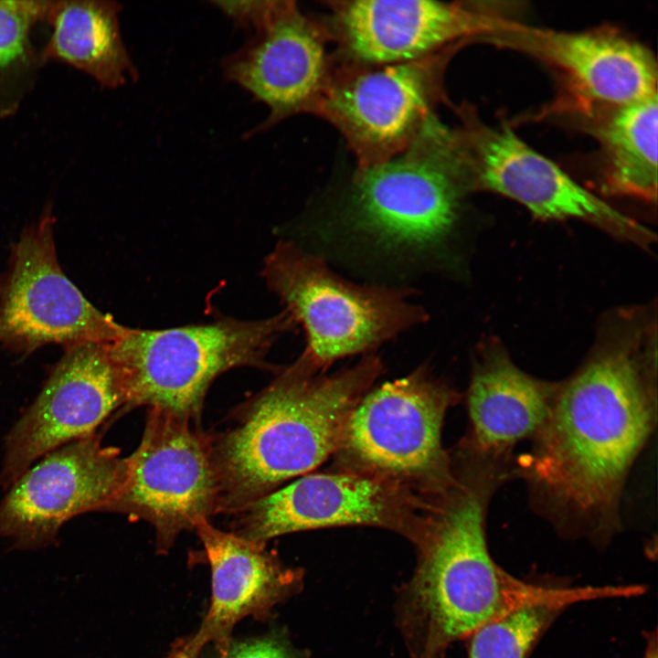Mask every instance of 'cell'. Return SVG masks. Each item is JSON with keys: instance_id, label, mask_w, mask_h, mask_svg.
I'll list each match as a JSON object with an SVG mask.
<instances>
[{"instance_id": "obj_1", "label": "cell", "mask_w": 658, "mask_h": 658, "mask_svg": "<svg viewBox=\"0 0 658 658\" xmlns=\"http://www.w3.org/2000/svg\"><path fill=\"white\" fill-rule=\"evenodd\" d=\"M650 360L631 344L597 351L559 383L549 415L516 460L536 511L559 532L606 545L624 484L657 420Z\"/></svg>"}, {"instance_id": "obj_12", "label": "cell", "mask_w": 658, "mask_h": 658, "mask_svg": "<svg viewBox=\"0 0 658 658\" xmlns=\"http://www.w3.org/2000/svg\"><path fill=\"white\" fill-rule=\"evenodd\" d=\"M125 473V460L94 433L43 456L9 488L0 504V537L16 548L55 540L72 517L108 511Z\"/></svg>"}, {"instance_id": "obj_20", "label": "cell", "mask_w": 658, "mask_h": 658, "mask_svg": "<svg viewBox=\"0 0 658 658\" xmlns=\"http://www.w3.org/2000/svg\"><path fill=\"white\" fill-rule=\"evenodd\" d=\"M115 1H49L44 21L51 32L40 50L42 62L66 63L102 88L117 89L138 74L122 40Z\"/></svg>"}, {"instance_id": "obj_25", "label": "cell", "mask_w": 658, "mask_h": 658, "mask_svg": "<svg viewBox=\"0 0 658 658\" xmlns=\"http://www.w3.org/2000/svg\"><path fill=\"white\" fill-rule=\"evenodd\" d=\"M202 648L194 636L183 638L173 645L166 658H197Z\"/></svg>"}, {"instance_id": "obj_6", "label": "cell", "mask_w": 658, "mask_h": 658, "mask_svg": "<svg viewBox=\"0 0 658 658\" xmlns=\"http://www.w3.org/2000/svg\"><path fill=\"white\" fill-rule=\"evenodd\" d=\"M296 326L283 310L259 321L226 318L161 330L125 327L107 349L122 380L125 409L147 406L191 420L218 376L236 366H264L278 337Z\"/></svg>"}, {"instance_id": "obj_21", "label": "cell", "mask_w": 658, "mask_h": 658, "mask_svg": "<svg viewBox=\"0 0 658 658\" xmlns=\"http://www.w3.org/2000/svg\"><path fill=\"white\" fill-rule=\"evenodd\" d=\"M657 126V95L610 111L598 130L605 193L656 200Z\"/></svg>"}, {"instance_id": "obj_7", "label": "cell", "mask_w": 658, "mask_h": 658, "mask_svg": "<svg viewBox=\"0 0 658 658\" xmlns=\"http://www.w3.org/2000/svg\"><path fill=\"white\" fill-rule=\"evenodd\" d=\"M455 398L423 366L386 382L356 405L338 451L352 470L435 498L455 479L441 444L443 419Z\"/></svg>"}, {"instance_id": "obj_15", "label": "cell", "mask_w": 658, "mask_h": 658, "mask_svg": "<svg viewBox=\"0 0 658 658\" xmlns=\"http://www.w3.org/2000/svg\"><path fill=\"white\" fill-rule=\"evenodd\" d=\"M471 188L495 192L546 220L582 219L637 242L653 234L574 181L510 128H475L460 133Z\"/></svg>"}, {"instance_id": "obj_10", "label": "cell", "mask_w": 658, "mask_h": 658, "mask_svg": "<svg viewBox=\"0 0 658 658\" xmlns=\"http://www.w3.org/2000/svg\"><path fill=\"white\" fill-rule=\"evenodd\" d=\"M53 225L48 214L23 232L0 280V344L18 353L48 344H107L125 329L95 308L65 275Z\"/></svg>"}, {"instance_id": "obj_19", "label": "cell", "mask_w": 658, "mask_h": 658, "mask_svg": "<svg viewBox=\"0 0 658 658\" xmlns=\"http://www.w3.org/2000/svg\"><path fill=\"white\" fill-rule=\"evenodd\" d=\"M545 37L546 54L583 105L614 110L657 95L656 62L636 41L609 30Z\"/></svg>"}, {"instance_id": "obj_17", "label": "cell", "mask_w": 658, "mask_h": 658, "mask_svg": "<svg viewBox=\"0 0 658 658\" xmlns=\"http://www.w3.org/2000/svg\"><path fill=\"white\" fill-rule=\"evenodd\" d=\"M211 567V603L194 635L203 646L214 642L222 658L235 624L245 617L264 620L278 604L300 592L303 573L283 566L265 544L214 527L195 528Z\"/></svg>"}, {"instance_id": "obj_23", "label": "cell", "mask_w": 658, "mask_h": 658, "mask_svg": "<svg viewBox=\"0 0 658 658\" xmlns=\"http://www.w3.org/2000/svg\"><path fill=\"white\" fill-rule=\"evenodd\" d=\"M562 610L526 606L482 625L468 637V658H528Z\"/></svg>"}, {"instance_id": "obj_5", "label": "cell", "mask_w": 658, "mask_h": 658, "mask_svg": "<svg viewBox=\"0 0 658 658\" xmlns=\"http://www.w3.org/2000/svg\"><path fill=\"white\" fill-rule=\"evenodd\" d=\"M262 275L304 332L301 356L321 372L339 359L371 354L429 320L410 300L417 292L410 286L351 281L292 240L276 244Z\"/></svg>"}, {"instance_id": "obj_4", "label": "cell", "mask_w": 658, "mask_h": 658, "mask_svg": "<svg viewBox=\"0 0 658 658\" xmlns=\"http://www.w3.org/2000/svg\"><path fill=\"white\" fill-rule=\"evenodd\" d=\"M374 353L331 375L301 356L213 442L218 512H239L340 449L348 418L381 374Z\"/></svg>"}, {"instance_id": "obj_8", "label": "cell", "mask_w": 658, "mask_h": 658, "mask_svg": "<svg viewBox=\"0 0 658 658\" xmlns=\"http://www.w3.org/2000/svg\"><path fill=\"white\" fill-rule=\"evenodd\" d=\"M451 46L407 62L358 65L334 58L311 114L332 124L357 168L405 150L443 101L442 79Z\"/></svg>"}, {"instance_id": "obj_2", "label": "cell", "mask_w": 658, "mask_h": 658, "mask_svg": "<svg viewBox=\"0 0 658 658\" xmlns=\"http://www.w3.org/2000/svg\"><path fill=\"white\" fill-rule=\"evenodd\" d=\"M470 188L459 132L433 114L405 150L356 167L314 207L307 250L365 282L409 286L444 266Z\"/></svg>"}, {"instance_id": "obj_9", "label": "cell", "mask_w": 658, "mask_h": 658, "mask_svg": "<svg viewBox=\"0 0 658 658\" xmlns=\"http://www.w3.org/2000/svg\"><path fill=\"white\" fill-rule=\"evenodd\" d=\"M144 432L125 460L122 485L108 511L150 523L156 548L167 553L184 530L218 512L219 483L212 439L190 419L148 409Z\"/></svg>"}, {"instance_id": "obj_11", "label": "cell", "mask_w": 658, "mask_h": 658, "mask_svg": "<svg viewBox=\"0 0 658 658\" xmlns=\"http://www.w3.org/2000/svg\"><path fill=\"white\" fill-rule=\"evenodd\" d=\"M431 502L396 483L356 470L314 473L254 501L241 512L240 536L265 544L297 531L370 525L419 537Z\"/></svg>"}, {"instance_id": "obj_14", "label": "cell", "mask_w": 658, "mask_h": 658, "mask_svg": "<svg viewBox=\"0 0 658 658\" xmlns=\"http://www.w3.org/2000/svg\"><path fill=\"white\" fill-rule=\"evenodd\" d=\"M223 61V73L267 106L270 114L251 133L299 114L312 113L331 75L334 58L323 22L294 1H274L264 25Z\"/></svg>"}, {"instance_id": "obj_18", "label": "cell", "mask_w": 658, "mask_h": 658, "mask_svg": "<svg viewBox=\"0 0 658 658\" xmlns=\"http://www.w3.org/2000/svg\"><path fill=\"white\" fill-rule=\"evenodd\" d=\"M559 383L521 370L503 348L480 350L467 393L470 431L463 451L491 462H515L513 450L546 422Z\"/></svg>"}, {"instance_id": "obj_3", "label": "cell", "mask_w": 658, "mask_h": 658, "mask_svg": "<svg viewBox=\"0 0 658 658\" xmlns=\"http://www.w3.org/2000/svg\"><path fill=\"white\" fill-rule=\"evenodd\" d=\"M453 483L432 503L415 543L417 566L397 592L395 621L410 658H445L454 642L526 606L565 609L604 599L603 587H547L500 568L487 546L488 504L507 472L461 460Z\"/></svg>"}, {"instance_id": "obj_24", "label": "cell", "mask_w": 658, "mask_h": 658, "mask_svg": "<svg viewBox=\"0 0 658 658\" xmlns=\"http://www.w3.org/2000/svg\"><path fill=\"white\" fill-rule=\"evenodd\" d=\"M222 658H306L280 634L230 642Z\"/></svg>"}, {"instance_id": "obj_16", "label": "cell", "mask_w": 658, "mask_h": 658, "mask_svg": "<svg viewBox=\"0 0 658 658\" xmlns=\"http://www.w3.org/2000/svg\"><path fill=\"white\" fill-rule=\"evenodd\" d=\"M325 22L336 60L385 65L437 53L476 28L460 3L432 0L327 1Z\"/></svg>"}, {"instance_id": "obj_22", "label": "cell", "mask_w": 658, "mask_h": 658, "mask_svg": "<svg viewBox=\"0 0 658 658\" xmlns=\"http://www.w3.org/2000/svg\"><path fill=\"white\" fill-rule=\"evenodd\" d=\"M48 2L0 0V113L16 107L43 63L31 34L44 21Z\"/></svg>"}, {"instance_id": "obj_26", "label": "cell", "mask_w": 658, "mask_h": 658, "mask_svg": "<svg viewBox=\"0 0 658 658\" xmlns=\"http://www.w3.org/2000/svg\"><path fill=\"white\" fill-rule=\"evenodd\" d=\"M647 645L643 658H658L657 631L654 630L646 635Z\"/></svg>"}, {"instance_id": "obj_13", "label": "cell", "mask_w": 658, "mask_h": 658, "mask_svg": "<svg viewBox=\"0 0 658 658\" xmlns=\"http://www.w3.org/2000/svg\"><path fill=\"white\" fill-rule=\"evenodd\" d=\"M108 344V343H107ZM107 344L69 345L33 404L9 431L0 484L9 488L48 453L94 434L125 394Z\"/></svg>"}]
</instances>
